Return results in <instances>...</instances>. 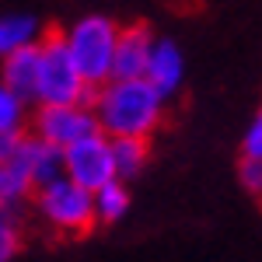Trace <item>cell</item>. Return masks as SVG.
<instances>
[{
  "label": "cell",
  "instance_id": "2e32d148",
  "mask_svg": "<svg viewBox=\"0 0 262 262\" xmlns=\"http://www.w3.org/2000/svg\"><path fill=\"white\" fill-rule=\"evenodd\" d=\"M242 154H245V158H262V108L255 112V116H252L248 129H245Z\"/></svg>",
  "mask_w": 262,
  "mask_h": 262
},
{
  "label": "cell",
  "instance_id": "277c9868",
  "mask_svg": "<svg viewBox=\"0 0 262 262\" xmlns=\"http://www.w3.org/2000/svg\"><path fill=\"white\" fill-rule=\"evenodd\" d=\"M91 98H95V88L84 81L81 67L74 63L63 32H49L42 39V74L35 105H67V101H91Z\"/></svg>",
  "mask_w": 262,
  "mask_h": 262
},
{
  "label": "cell",
  "instance_id": "6da1fadb",
  "mask_svg": "<svg viewBox=\"0 0 262 262\" xmlns=\"http://www.w3.org/2000/svg\"><path fill=\"white\" fill-rule=\"evenodd\" d=\"M164 95L147 77H112L95 88L91 108L98 116V129L116 137H143L150 140L164 119Z\"/></svg>",
  "mask_w": 262,
  "mask_h": 262
},
{
  "label": "cell",
  "instance_id": "ba28073f",
  "mask_svg": "<svg viewBox=\"0 0 262 262\" xmlns=\"http://www.w3.org/2000/svg\"><path fill=\"white\" fill-rule=\"evenodd\" d=\"M39 74H42V42L7 53L4 67H0V84L35 105L39 101Z\"/></svg>",
  "mask_w": 262,
  "mask_h": 262
},
{
  "label": "cell",
  "instance_id": "8fae6325",
  "mask_svg": "<svg viewBox=\"0 0 262 262\" xmlns=\"http://www.w3.org/2000/svg\"><path fill=\"white\" fill-rule=\"evenodd\" d=\"M42 39H46V32H42L35 14L14 11V14L0 18V56L14 53V49H25V46H39Z\"/></svg>",
  "mask_w": 262,
  "mask_h": 262
},
{
  "label": "cell",
  "instance_id": "5bb4252c",
  "mask_svg": "<svg viewBox=\"0 0 262 262\" xmlns=\"http://www.w3.org/2000/svg\"><path fill=\"white\" fill-rule=\"evenodd\" d=\"M95 206H98V221L101 224H116L126 217L129 210V192H126V182L112 179L105 182L101 189H95Z\"/></svg>",
  "mask_w": 262,
  "mask_h": 262
},
{
  "label": "cell",
  "instance_id": "3957f363",
  "mask_svg": "<svg viewBox=\"0 0 262 262\" xmlns=\"http://www.w3.org/2000/svg\"><path fill=\"white\" fill-rule=\"evenodd\" d=\"M119 32L122 28L112 18H105V14H84V18H77L63 32L70 56L81 67L84 81L91 84V88H101L105 81H112Z\"/></svg>",
  "mask_w": 262,
  "mask_h": 262
},
{
  "label": "cell",
  "instance_id": "9a60e30c",
  "mask_svg": "<svg viewBox=\"0 0 262 262\" xmlns=\"http://www.w3.org/2000/svg\"><path fill=\"white\" fill-rule=\"evenodd\" d=\"M238 179L248 192L262 196V158H245L242 154V168H238Z\"/></svg>",
  "mask_w": 262,
  "mask_h": 262
},
{
  "label": "cell",
  "instance_id": "4fadbf2b",
  "mask_svg": "<svg viewBox=\"0 0 262 262\" xmlns=\"http://www.w3.org/2000/svg\"><path fill=\"white\" fill-rule=\"evenodd\" d=\"M112 150H116V171H119L122 182L137 179L147 168V158H150V143L143 137H116Z\"/></svg>",
  "mask_w": 262,
  "mask_h": 262
},
{
  "label": "cell",
  "instance_id": "5b68a950",
  "mask_svg": "<svg viewBox=\"0 0 262 262\" xmlns=\"http://www.w3.org/2000/svg\"><path fill=\"white\" fill-rule=\"evenodd\" d=\"M28 133H35L39 140L53 147H74L77 140L98 133V116L91 108V101H67V105H35Z\"/></svg>",
  "mask_w": 262,
  "mask_h": 262
},
{
  "label": "cell",
  "instance_id": "52a82bcc",
  "mask_svg": "<svg viewBox=\"0 0 262 262\" xmlns=\"http://www.w3.org/2000/svg\"><path fill=\"white\" fill-rule=\"evenodd\" d=\"M39 189L32 168V133L18 140H0V200L4 206H21Z\"/></svg>",
  "mask_w": 262,
  "mask_h": 262
},
{
  "label": "cell",
  "instance_id": "e0dca14e",
  "mask_svg": "<svg viewBox=\"0 0 262 262\" xmlns=\"http://www.w3.org/2000/svg\"><path fill=\"white\" fill-rule=\"evenodd\" d=\"M18 248H21V224L7 217L0 224V259H11Z\"/></svg>",
  "mask_w": 262,
  "mask_h": 262
},
{
  "label": "cell",
  "instance_id": "8992f818",
  "mask_svg": "<svg viewBox=\"0 0 262 262\" xmlns=\"http://www.w3.org/2000/svg\"><path fill=\"white\" fill-rule=\"evenodd\" d=\"M63 158H67V175L74 182H81L84 189H101L105 182L119 179V171H116V150H112V137L108 133H91V137H84L77 140L74 147H67L63 150Z\"/></svg>",
  "mask_w": 262,
  "mask_h": 262
},
{
  "label": "cell",
  "instance_id": "9c48e42d",
  "mask_svg": "<svg viewBox=\"0 0 262 262\" xmlns=\"http://www.w3.org/2000/svg\"><path fill=\"white\" fill-rule=\"evenodd\" d=\"M154 35L147 25H126L116 46V74L112 77H147V63L154 53Z\"/></svg>",
  "mask_w": 262,
  "mask_h": 262
},
{
  "label": "cell",
  "instance_id": "7c38bea8",
  "mask_svg": "<svg viewBox=\"0 0 262 262\" xmlns=\"http://www.w3.org/2000/svg\"><path fill=\"white\" fill-rule=\"evenodd\" d=\"M28 105H32L28 98H21L18 91H11V88L0 84V140L25 137V126H32Z\"/></svg>",
  "mask_w": 262,
  "mask_h": 262
},
{
  "label": "cell",
  "instance_id": "30bf717a",
  "mask_svg": "<svg viewBox=\"0 0 262 262\" xmlns=\"http://www.w3.org/2000/svg\"><path fill=\"white\" fill-rule=\"evenodd\" d=\"M147 81L161 91L164 98H171L185 81V56L171 39H158L154 42V53L147 63Z\"/></svg>",
  "mask_w": 262,
  "mask_h": 262
},
{
  "label": "cell",
  "instance_id": "7a4b0ae2",
  "mask_svg": "<svg viewBox=\"0 0 262 262\" xmlns=\"http://www.w3.org/2000/svg\"><path fill=\"white\" fill-rule=\"evenodd\" d=\"M32 203H35V213L42 217V224L63 238H81L98 221L95 192L84 189L81 182H74L70 175H60V179L39 185Z\"/></svg>",
  "mask_w": 262,
  "mask_h": 262
}]
</instances>
